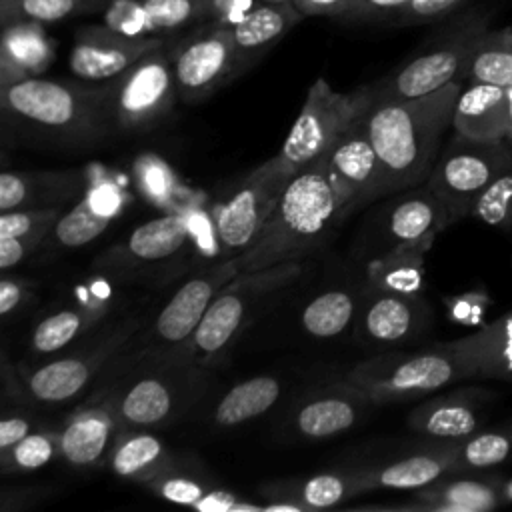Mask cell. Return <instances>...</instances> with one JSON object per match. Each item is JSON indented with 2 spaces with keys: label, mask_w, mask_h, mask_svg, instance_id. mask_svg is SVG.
<instances>
[{
  "label": "cell",
  "mask_w": 512,
  "mask_h": 512,
  "mask_svg": "<svg viewBox=\"0 0 512 512\" xmlns=\"http://www.w3.org/2000/svg\"><path fill=\"white\" fill-rule=\"evenodd\" d=\"M462 88V80H454L418 98L370 106L366 126L378 156L376 198L430 178Z\"/></svg>",
  "instance_id": "cell-1"
},
{
  "label": "cell",
  "mask_w": 512,
  "mask_h": 512,
  "mask_svg": "<svg viewBox=\"0 0 512 512\" xmlns=\"http://www.w3.org/2000/svg\"><path fill=\"white\" fill-rule=\"evenodd\" d=\"M4 122L24 138L62 148H90L114 134L106 82L30 76L0 88Z\"/></svg>",
  "instance_id": "cell-2"
},
{
  "label": "cell",
  "mask_w": 512,
  "mask_h": 512,
  "mask_svg": "<svg viewBox=\"0 0 512 512\" xmlns=\"http://www.w3.org/2000/svg\"><path fill=\"white\" fill-rule=\"evenodd\" d=\"M340 220L328 176V152L300 168L254 244L238 256L242 272H254L284 262H300L316 250Z\"/></svg>",
  "instance_id": "cell-3"
},
{
  "label": "cell",
  "mask_w": 512,
  "mask_h": 512,
  "mask_svg": "<svg viewBox=\"0 0 512 512\" xmlns=\"http://www.w3.org/2000/svg\"><path fill=\"white\" fill-rule=\"evenodd\" d=\"M202 366L182 356L140 354L96 396L120 428H156L180 416L204 386Z\"/></svg>",
  "instance_id": "cell-4"
},
{
  "label": "cell",
  "mask_w": 512,
  "mask_h": 512,
  "mask_svg": "<svg viewBox=\"0 0 512 512\" xmlns=\"http://www.w3.org/2000/svg\"><path fill=\"white\" fill-rule=\"evenodd\" d=\"M300 274L302 262H284L234 276L208 306L182 356L202 368L212 364L232 346L272 296L288 288Z\"/></svg>",
  "instance_id": "cell-5"
},
{
  "label": "cell",
  "mask_w": 512,
  "mask_h": 512,
  "mask_svg": "<svg viewBox=\"0 0 512 512\" xmlns=\"http://www.w3.org/2000/svg\"><path fill=\"white\" fill-rule=\"evenodd\" d=\"M488 22L490 16L484 10L454 20L404 66L368 86L372 106L418 98L454 80H464L476 46L490 30Z\"/></svg>",
  "instance_id": "cell-6"
},
{
  "label": "cell",
  "mask_w": 512,
  "mask_h": 512,
  "mask_svg": "<svg viewBox=\"0 0 512 512\" xmlns=\"http://www.w3.org/2000/svg\"><path fill=\"white\" fill-rule=\"evenodd\" d=\"M344 380L382 406L424 398L464 378L454 354L434 344L416 352H380L350 368Z\"/></svg>",
  "instance_id": "cell-7"
},
{
  "label": "cell",
  "mask_w": 512,
  "mask_h": 512,
  "mask_svg": "<svg viewBox=\"0 0 512 512\" xmlns=\"http://www.w3.org/2000/svg\"><path fill=\"white\" fill-rule=\"evenodd\" d=\"M294 174L296 170L276 154L240 178L228 196L214 202L212 226L224 258L240 256L254 244Z\"/></svg>",
  "instance_id": "cell-8"
},
{
  "label": "cell",
  "mask_w": 512,
  "mask_h": 512,
  "mask_svg": "<svg viewBox=\"0 0 512 512\" xmlns=\"http://www.w3.org/2000/svg\"><path fill=\"white\" fill-rule=\"evenodd\" d=\"M106 86L114 132L134 134L158 126L180 100L170 60V38Z\"/></svg>",
  "instance_id": "cell-9"
},
{
  "label": "cell",
  "mask_w": 512,
  "mask_h": 512,
  "mask_svg": "<svg viewBox=\"0 0 512 512\" xmlns=\"http://www.w3.org/2000/svg\"><path fill=\"white\" fill-rule=\"evenodd\" d=\"M510 168L512 146L508 140H476L454 132L442 146L426 184L444 202L452 224H456L468 218L478 194Z\"/></svg>",
  "instance_id": "cell-10"
},
{
  "label": "cell",
  "mask_w": 512,
  "mask_h": 512,
  "mask_svg": "<svg viewBox=\"0 0 512 512\" xmlns=\"http://www.w3.org/2000/svg\"><path fill=\"white\" fill-rule=\"evenodd\" d=\"M370 106L368 86L336 92L326 78H316L278 152L280 158L298 172L324 156Z\"/></svg>",
  "instance_id": "cell-11"
},
{
  "label": "cell",
  "mask_w": 512,
  "mask_h": 512,
  "mask_svg": "<svg viewBox=\"0 0 512 512\" xmlns=\"http://www.w3.org/2000/svg\"><path fill=\"white\" fill-rule=\"evenodd\" d=\"M140 328V320L128 318L104 332L96 342L82 350L54 358L30 372H24L26 394L42 404H64L78 398L106 366L124 350Z\"/></svg>",
  "instance_id": "cell-12"
},
{
  "label": "cell",
  "mask_w": 512,
  "mask_h": 512,
  "mask_svg": "<svg viewBox=\"0 0 512 512\" xmlns=\"http://www.w3.org/2000/svg\"><path fill=\"white\" fill-rule=\"evenodd\" d=\"M240 272V260L232 256L192 274L158 312L140 354L182 356L216 294Z\"/></svg>",
  "instance_id": "cell-13"
},
{
  "label": "cell",
  "mask_w": 512,
  "mask_h": 512,
  "mask_svg": "<svg viewBox=\"0 0 512 512\" xmlns=\"http://www.w3.org/2000/svg\"><path fill=\"white\" fill-rule=\"evenodd\" d=\"M170 60L180 100L198 104L234 80L232 30L198 24L186 38L170 40Z\"/></svg>",
  "instance_id": "cell-14"
},
{
  "label": "cell",
  "mask_w": 512,
  "mask_h": 512,
  "mask_svg": "<svg viewBox=\"0 0 512 512\" xmlns=\"http://www.w3.org/2000/svg\"><path fill=\"white\" fill-rule=\"evenodd\" d=\"M168 38L170 36H126L104 24L84 26L74 32L68 66L80 80L96 84L110 82Z\"/></svg>",
  "instance_id": "cell-15"
},
{
  "label": "cell",
  "mask_w": 512,
  "mask_h": 512,
  "mask_svg": "<svg viewBox=\"0 0 512 512\" xmlns=\"http://www.w3.org/2000/svg\"><path fill=\"white\" fill-rule=\"evenodd\" d=\"M190 236V218L184 212H170L158 218H152L130 232L120 244L106 250L96 266L114 272V274H130V272H146L154 270L170 260H174Z\"/></svg>",
  "instance_id": "cell-16"
},
{
  "label": "cell",
  "mask_w": 512,
  "mask_h": 512,
  "mask_svg": "<svg viewBox=\"0 0 512 512\" xmlns=\"http://www.w3.org/2000/svg\"><path fill=\"white\" fill-rule=\"evenodd\" d=\"M328 176L340 218L376 198L378 156L368 134L366 114L328 150Z\"/></svg>",
  "instance_id": "cell-17"
},
{
  "label": "cell",
  "mask_w": 512,
  "mask_h": 512,
  "mask_svg": "<svg viewBox=\"0 0 512 512\" xmlns=\"http://www.w3.org/2000/svg\"><path fill=\"white\" fill-rule=\"evenodd\" d=\"M360 336L374 346H398L418 338L432 322V308L422 294L368 290L358 308Z\"/></svg>",
  "instance_id": "cell-18"
},
{
  "label": "cell",
  "mask_w": 512,
  "mask_h": 512,
  "mask_svg": "<svg viewBox=\"0 0 512 512\" xmlns=\"http://www.w3.org/2000/svg\"><path fill=\"white\" fill-rule=\"evenodd\" d=\"M494 392L482 386H464L448 394L422 400L408 414V426L432 440H462L480 430L484 410Z\"/></svg>",
  "instance_id": "cell-19"
},
{
  "label": "cell",
  "mask_w": 512,
  "mask_h": 512,
  "mask_svg": "<svg viewBox=\"0 0 512 512\" xmlns=\"http://www.w3.org/2000/svg\"><path fill=\"white\" fill-rule=\"evenodd\" d=\"M502 480L496 472H452L418 490L408 504L384 506L390 510L420 512H488L502 506Z\"/></svg>",
  "instance_id": "cell-20"
},
{
  "label": "cell",
  "mask_w": 512,
  "mask_h": 512,
  "mask_svg": "<svg viewBox=\"0 0 512 512\" xmlns=\"http://www.w3.org/2000/svg\"><path fill=\"white\" fill-rule=\"evenodd\" d=\"M124 200L126 198L114 180H94L72 208L60 214L42 246L52 250H76L90 244L120 214Z\"/></svg>",
  "instance_id": "cell-21"
},
{
  "label": "cell",
  "mask_w": 512,
  "mask_h": 512,
  "mask_svg": "<svg viewBox=\"0 0 512 512\" xmlns=\"http://www.w3.org/2000/svg\"><path fill=\"white\" fill-rule=\"evenodd\" d=\"M80 170H16L0 174V212L62 210L84 192Z\"/></svg>",
  "instance_id": "cell-22"
},
{
  "label": "cell",
  "mask_w": 512,
  "mask_h": 512,
  "mask_svg": "<svg viewBox=\"0 0 512 512\" xmlns=\"http://www.w3.org/2000/svg\"><path fill=\"white\" fill-rule=\"evenodd\" d=\"M260 494L268 498L262 512L274 510H324L364 494L360 470L320 472L296 480H276L260 486Z\"/></svg>",
  "instance_id": "cell-23"
},
{
  "label": "cell",
  "mask_w": 512,
  "mask_h": 512,
  "mask_svg": "<svg viewBox=\"0 0 512 512\" xmlns=\"http://www.w3.org/2000/svg\"><path fill=\"white\" fill-rule=\"evenodd\" d=\"M452 226L444 202L424 182L420 186L396 192L384 216L388 248L402 244H434L436 236Z\"/></svg>",
  "instance_id": "cell-24"
},
{
  "label": "cell",
  "mask_w": 512,
  "mask_h": 512,
  "mask_svg": "<svg viewBox=\"0 0 512 512\" xmlns=\"http://www.w3.org/2000/svg\"><path fill=\"white\" fill-rule=\"evenodd\" d=\"M118 430L116 418L102 402H86L58 428V456L74 468L104 466Z\"/></svg>",
  "instance_id": "cell-25"
},
{
  "label": "cell",
  "mask_w": 512,
  "mask_h": 512,
  "mask_svg": "<svg viewBox=\"0 0 512 512\" xmlns=\"http://www.w3.org/2000/svg\"><path fill=\"white\" fill-rule=\"evenodd\" d=\"M458 360L464 380H504L512 376V310L476 332L442 342Z\"/></svg>",
  "instance_id": "cell-26"
},
{
  "label": "cell",
  "mask_w": 512,
  "mask_h": 512,
  "mask_svg": "<svg viewBox=\"0 0 512 512\" xmlns=\"http://www.w3.org/2000/svg\"><path fill=\"white\" fill-rule=\"evenodd\" d=\"M368 406V396L344 380L308 396L294 412V428L310 440L330 438L356 426Z\"/></svg>",
  "instance_id": "cell-27"
},
{
  "label": "cell",
  "mask_w": 512,
  "mask_h": 512,
  "mask_svg": "<svg viewBox=\"0 0 512 512\" xmlns=\"http://www.w3.org/2000/svg\"><path fill=\"white\" fill-rule=\"evenodd\" d=\"M456 472L454 440H436L430 448L402 456L378 468H360L364 492L386 490H418L446 474Z\"/></svg>",
  "instance_id": "cell-28"
},
{
  "label": "cell",
  "mask_w": 512,
  "mask_h": 512,
  "mask_svg": "<svg viewBox=\"0 0 512 512\" xmlns=\"http://www.w3.org/2000/svg\"><path fill=\"white\" fill-rule=\"evenodd\" d=\"M302 18L304 14L294 2H258L246 20L232 28L234 78L266 56Z\"/></svg>",
  "instance_id": "cell-29"
},
{
  "label": "cell",
  "mask_w": 512,
  "mask_h": 512,
  "mask_svg": "<svg viewBox=\"0 0 512 512\" xmlns=\"http://www.w3.org/2000/svg\"><path fill=\"white\" fill-rule=\"evenodd\" d=\"M510 118L512 88L468 82L456 100L452 130L476 140H506Z\"/></svg>",
  "instance_id": "cell-30"
},
{
  "label": "cell",
  "mask_w": 512,
  "mask_h": 512,
  "mask_svg": "<svg viewBox=\"0 0 512 512\" xmlns=\"http://www.w3.org/2000/svg\"><path fill=\"white\" fill-rule=\"evenodd\" d=\"M54 58V42L44 24L14 20L2 24L0 88L18 80L40 76Z\"/></svg>",
  "instance_id": "cell-31"
},
{
  "label": "cell",
  "mask_w": 512,
  "mask_h": 512,
  "mask_svg": "<svg viewBox=\"0 0 512 512\" xmlns=\"http://www.w3.org/2000/svg\"><path fill=\"white\" fill-rule=\"evenodd\" d=\"M172 460L166 444L150 428H120L106 466L114 476L146 486Z\"/></svg>",
  "instance_id": "cell-32"
},
{
  "label": "cell",
  "mask_w": 512,
  "mask_h": 512,
  "mask_svg": "<svg viewBox=\"0 0 512 512\" xmlns=\"http://www.w3.org/2000/svg\"><path fill=\"white\" fill-rule=\"evenodd\" d=\"M430 244H402L384 250L368 262V284L376 290L422 294L424 256Z\"/></svg>",
  "instance_id": "cell-33"
},
{
  "label": "cell",
  "mask_w": 512,
  "mask_h": 512,
  "mask_svg": "<svg viewBox=\"0 0 512 512\" xmlns=\"http://www.w3.org/2000/svg\"><path fill=\"white\" fill-rule=\"evenodd\" d=\"M282 394V384L276 376L260 374L232 386L216 404L212 420L218 426L230 428L266 414Z\"/></svg>",
  "instance_id": "cell-34"
},
{
  "label": "cell",
  "mask_w": 512,
  "mask_h": 512,
  "mask_svg": "<svg viewBox=\"0 0 512 512\" xmlns=\"http://www.w3.org/2000/svg\"><path fill=\"white\" fill-rule=\"evenodd\" d=\"M104 308L98 304L88 306H66L56 308L40 318V322L30 332V352L34 354H54L68 348L76 338L88 332L100 318Z\"/></svg>",
  "instance_id": "cell-35"
},
{
  "label": "cell",
  "mask_w": 512,
  "mask_h": 512,
  "mask_svg": "<svg viewBox=\"0 0 512 512\" xmlns=\"http://www.w3.org/2000/svg\"><path fill=\"white\" fill-rule=\"evenodd\" d=\"M456 444V472H482L512 460V420L478 430Z\"/></svg>",
  "instance_id": "cell-36"
},
{
  "label": "cell",
  "mask_w": 512,
  "mask_h": 512,
  "mask_svg": "<svg viewBox=\"0 0 512 512\" xmlns=\"http://www.w3.org/2000/svg\"><path fill=\"white\" fill-rule=\"evenodd\" d=\"M360 302L346 290H326L314 296L300 314L302 328L314 338L340 336L358 316Z\"/></svg>",
  "instance_id": "cell-37"
},
{
  "label": "cell",
  "mask_w": 512,
  "mask_h": 512,
  "mask_svg": "<svg viewBox=\"0 0 512 512\" xmlns=\"http://www.w3.org/2000/svg\"><path fill=\"white\" fill-rule=\"evenodd\" d=\"M464 80L512 88V24L488 30L482 36Z\"/></svg>",
  "instance_id": "cell-38"
},
{
  "label": "cell",
  "mask_w": 512,
  "mask_h": 512,
  "mask_svg": "<svg viewBox=\"0 0 512 512\" xmlns=\"http://www.w3.org/2000/svg\"><path fill=\"white\" fill-rule=\"evenodd\" d=\"M144 488L150 490L156 498L170 504L196 508L204 500V496L216 486L202 470H194L190 464H180L174 458Z\"/></svg>",
  "instance_id": "cell-39"
},
{
  "label": "cell",
  "mask_w": 512,
  "mask_h": 512,
  "mask_svg": "<svg viewBox=\"0 0 512 512\" xmlns=\"http://www.w3.org/2000/svg\"><path fill=\"white\" fill-rule=\"evenodd\" d=\"M108 2L110 0H0V24L14 20L54 24L86 12H102Z\"/></svg>",
  "instance_id": "cell-40"
},
{
  "label": "cell",
  "mask_w": 512,
  "mask_h": 512,
  "mask_svg": "<svg viewBox=\"0 0 512 512\" xmlns=\"http://www.w3.org/2000/svg\"><path fill=\"white\" fill-rule=\"evenodd\" d=\"M54 456H58V430L36 428L0 452V468L4 474L32 472L46 466Z\"/></svg>",
  "instance_id": "cell-41"
},
{
  "label": "cell",
  "mask_w": 512,
  "mask_h": 512,
  "mask_svg": "<svg viewBox=\"0 0 512 512\" xmlns=\"http://www.w3.org/2000/svg\"><path fill=\"white\" fill-rule=\"evenodd\" d=\"M468 218L496 230H512V168L494 178L472 202Z\"/></svg>",
  "instance_id": "cell-42"
},
{
  "label": "cell",
  "mask_w": 512,
  "mask_h": 512,
  "mask_svg": "<svg viewBox=\"0 0 512 512\" xmlns=\"http://www.w3.org/2000/svg\"><path fill=\"white\" fill-rule=\"evenodd\" d=\"M158 36H172L182 28L200 24L206 0H140Z\"/></svg>",
  "instance_id": "cell-43"
},
{
  "label": "cell",
  "mask_w": 512,
  "mask_h": 512,
  "mask_svg": "<svg viewBox=\"0 0 512 512\" xmlns=\"http://www.w3.org/2000/svg\"><path fill=\"white\" fill-rule=\"evenodd\" d=\"M102 24L126 36H158L140 0H110L102 8Z\"/></svg>",
  "instance_id": "cell-44"
},
{
  "label": "cell",
  "mask_w": 512,
  "mask_h": 512,
  "mask_svg": "<svg viewBox=\"0 0 512 512\" xmlns=\"http://www.w3.org/2000/svg\"><path fill=\"white\" fill-rule=\"evenodd\" d=\"M62 210H10L0 212V238L24 236L44 228H52Z\"/></svg>",
  "instance_id": "cell-45"
},
{
  "label": "cell",
  "mask_w": 512,
  "mask_h": 512,
  "mask_svg": "<svg viewBox=\"0 0 512 512\" xmlns=\"http://www.w3.org/2000/svg\"><path fill=\"white\" fill-rule=\"evenodd\" d=\"M470 0H410L390 22L396 26H418L446 18Z\"/></svg>",
  "instance_id": "cell-46"
},
{
  "label": "cell",
  "mask_w": 512,
  "mask_h": 512,
  "mask_svg": "<svg viewBox=\"0 0 512 512\" xmlns=\"http://www.w3.org/2000/svg\"><path fill=\"white\" fill-rule=\"evenodd\" d=\"M260 0H206L200 24L212 28H236Z\"/></svg>",
  "instance_id": "cell-47"
},
{
  "label": "cell",
  "mask_w": 512,
  "mask_h": 512,
  "mask_svg": "<svg viewBox=\"0 0 512 512\" xmlns=\"http://www.w3.org/2000/svg\"><path fill=\"white\" fill-rule=\"evenodd\" d=\"M446 304L454 322L464 326H484V316L492 306V298L484 290H472L448 298Z\"/></svg>",
  "instance_id": "cell-48"
},
{
  "label": "cell",
  "mask_w": 512,
  "mask_h": 512,
  "mask_svg": "<svg viewBox=\"0 0 512 512\" xmlns=\"http://www.w3.org/2000/svg\"><path fill=\"white\" fill-rule=\"evenodd\" d=\"M136 178L142 194L154 202H164L172 194V174L156 158H142L136 164Z\"/></svg>",
  "instance_id": "cell-49"
},
{
  "label": "cell",
  "mask_w": 512,
  "mask_h": 512,
  "mask_svg": "<svg viewBox=\"0 0 512 512\" xmlns=\"http://www.w3.org/2000/svg\"><path fill=\"white\" fill-rule=\"evenodd\" d=\"M52 228H44L38 232H30L24 236H8L0 238V268L4 272L16 268L22 264L26 258H30L46 240Z\"/></svg>",
  "instance_id": "cell-50"
},
{
  "label": "cell",
  "mask_w": 512,
  "mask_h": 512,
  "mask_svg": "<svg viewBox=\"0 0 512 512\" xmlns=\"http://www.w3.org/2000/svg\"><path fill=\"white\" fill-rule=\"evenodd\" d=\"M410 0H356L340 18L344 22H380L392 20Z\"/></svg>",
  "instance_id": "cell-51"
},
{
  "label": "cell",
  "mask_w": 512,
  "mask_h": 512,
  "mask_svg": "<svg viewBox=\"0 0 512 512\" xmlns=\"http://www.w3.org/2000/svg\"><path fill=\"white\" fill-rule=\"evenodd\" d=\"M32 430H36V422L32 416L22 412H10L4 414L0 422V452L14 446L18 440L28 436Z\"/></svg>",
  "instance_id": "cell-52"
},
{
  "label": "cell",
  "mask_w": 512,
  "mask_h": 512,
  "mask_svg": "<svg viewBox=\"0 0 512 512\" xmlns=\"http://www.w3.org/2000/svg\"><path fill=\"white\" fill-rule=\"evenodd\" d=\"M28 294H30V286L26 282L12 278V276H4L0 280V314H2V318H10L12 314H16L28 300Z\"/></svg>",
  "instance_id": "cell-53"
},
{
  "label": "cell",
  "mask_w": 512,
  "mask_h": 512,
  "mask_svg": "<svg viewBox=\"0 0 512 512\" xmlns=\"http://www.w3.org/2000/svg\"><path fill=\"white\" fill-rule=\"evenodd\" d=\"M356 0H294L304 16H334L342 18Z\"/></svg>",
  "instance_id": "cell-54"
},
{
  "label": "cell",
  "mask_w": 512,
  "mask_h": 512,
  "mask_svg": "<svg viewBox=\"0 0 512 512\" xmlns=\"http://www.w3.org/2000/svg\"><path fill=\"white\" fill-rule=\"evenodd\" d=\"M500 496H502V504H512V476L502 480Z\"/></svg>",
  "instance_id": "cell-55"
},
{
  "label": "cell",
  "mask_w": 512,
  "mask_h": 512,
  "mask_svg": "<svg viewBox=\"0 0 512 512\" xmlns=\"http://www.w3.org/2000/svg\"><path fill=\"white\" fill-rule=\"evenodd\" d=\"M506 140H508V144L512 146V118H510V128H508V134H506Z\"/></svg>",
  "instance_id": "cell-56"
},
{
  "label": "cell",
  "mask_w": 512,
  "mask_h": 512,
  "mask_svg": "<svg viewBox=\"0 0 512 512\" xmlns=\"http://www.w3.org/2000/svg\"><path fill=\"white\" fill-rule=\"evenodd\" d=\"M260 2H294V0H260Z\"/></svg>",
  "instance_id": "cell-57"
},
{
  "label": "cell",
  "mask_w": 512,
  "mask_h": 512,
  "mask_svg": "<svg viewBox=\"0 0 512 512\" xmlns=\"http://www.w3.org/2000/svg\"><path fill=\"white\" fill-rule=\"evenodd\" d=\"M508 382H512V376H510V380H508Z\"/></svg>",
  "instance_id": "cell-58"
}]
</instances>
